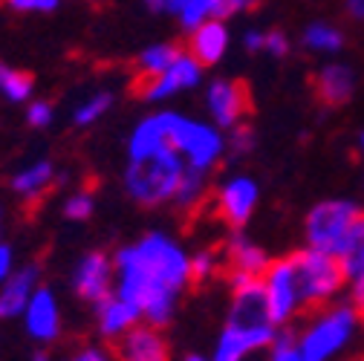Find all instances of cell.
<instances>
[{
  "label": "cell",
  "instance_id": "e575fe53",
  "mask_svg": "<svg viewBox=\"0 0 364 361\" xmlns=\"http://www.w3.org/2000/svg\"><path fill=\"white\" fill-rule=\"evenodd\" d=\"M12 275V249L6 243H0V284Z\"/></svg>",
  "mask_w": 364,
  "mask_h": 361
},
{
  "label": "cell",
  "instance_id": "1f68e13d",
  "mask_svg": "<svg viewBox=\"0 0 364 361\" xmlns=\"http://www.w3.org/2000/svg\"><path fill=\"white\" fill-rule=\"evenodd\" d=\"M260 4L263 0H220L214 18H229V15H237V12H249V9H257Z\"/></svg>",
  "mask_w": 364,
  "mask_h": 361
},
{
  "label": "cell",
  "instance_id": "7a4b0ae2",
  "mask_svg": "<svg viewBox=\"0 0 364 361\" xmlns=\"http://www.w3.org/2000/svg\"><path fill=\"white\" fill-rule=\"evenodd\" d=\"M186 171H188V162L182 159L179 151L159 148L142 159H130L124 171V188L139 205L156 208V205L173 203Z\"/></svg>",
  "mask_w": 364,
  "mask_h": 361
},
{
  "label": "cell",
  "instance_id": "ee69618b",
  "mask_svg": "<svg viewBox=\"0 0 364 361\" xmlns=\"http://www.w3.org/2000/svg\"><path fill=\"white\" fill-rule=\"evenodd\" d=\"M350 361H364V358H350Z\"/></svg>",
  "mask_w": 364,
  "mask_h": 361
},
{
  "label": "cell",
  "instance_id": "d4e9b609",
  "mask_svg": "<svg viewBox=\"0 0 364 361\" xmlns=\"http://www.w3.org/2000/svg\"><path fill=\"white\" fill-rule=\"evenodd\" d=\"M113 104V96L110 93H99L93 99H87L75 113H73V124L75 127H87V124H96Z\"/></svg>",
  "mask_w": 364,
  "mask_h": 361
},
{
  "label": "cell",
  "instance_id": "9c48e42d",
  "mask_svg": "<svg viewBox=\"0 0 364 361\" xmlns=\"http://www.w3.org/2000/svg\"><path fill=\"white\" fill-rule=\"evenodd\" d=\"M205 107L220 127H235L252 113V90L243 78H220L208 84Z\"/></svg>",
  "mask_w": 364,
  "mask_h": 361
},
{
  "label": "cell",
  "instance_id": "ac0fdd59",
  "mask_svg": "<svg viewBox=\"0 0 364 361\" xmlns=\"http://www.w3.org/2000/svg\"><path fill=\"white\" fill-rule=\"evenodd\" d=\"M58 183H61V176L55 173V165L41 159V162H35V165H29V168H23L21 173L12 176V191L21 194L23 200H41V197H47Z\"/></svg>",
  "mask_w": 364,
  "mask_h": 361
},
{
  "label": "cell",
  "instance_id": "8fae6325",
  "mask_svg": "<svg viewBox=\"0 0 364 361\" xmlns=\"http://www.w3.org/2000/svg\"><path fill=\"white\" fill-rule=\"evenodd\" d=\"M110 286H113V263L105 252H87L73 272V289L81 301L99 303L105 298H110Z\"/></svg>",
  "mask_w": 364,
  "mask_h": 361
},
{
  "label": "cell",
  "instance_id": "ab89813d",
  "mask_svg": "<svg viewBox=\"0 0 364 361\" xmlns=\"http://www.w3.org/2000/svg\"><path fill=\"white\" fill-rule=\"evenodd\" d=\"M358 148H361V153H364V133H361V136H358Z\"/></svg>",
  "mask_w": 364,
  "mask_h": 361
},
{
  "label": "cell",
  "instance_id": "5b68a950",
  "mask_svg": "<svg viewBox=\"0 0 364 361\" xmlns=\"http://www.w3.org/2000/svg\"><path fill=\"white\" fill-rule=\"evenodd\" d=\"M361 315L353 303H341L327 309L324 315L306 327V333L298 338V352L304 361H327L333 358L355 333Z\"/></svg>",
  "mask_w": 364,
  "mask_h": 361
},
{
  "label": "cell",
  "instance_id": "4dcf8cb0",
  "mask_svg": "<svg viewBox=\"0 0 364 361\" xmlns=\"http://www.w3.org/2000/svg\"><path fill=\"white\" fill-rule=\"evenodd\" d=\"M4 4L15 12H53L61 0H4Z\"/></svg>",
  "mask_w": 364,
  "mask_h": 361
},
{
  "label": "cell",
  "instance_id": "484cf974",
  "mask_svg": "<svg viewBox=\"0 0 364 361\" xmlns=\"http://www.w3.org/2000/svg\"><path fill=\"white\" fill-rule=\"evenodd\" d=\"M217 6H220V0H188V6H186V12L179 15V23H182V29H194V26H200L205 18H214L217 15Z\"/></svg>",
  "mask_w": 364,
  "mask_h": 361
},
{
  "label": "cell",
  "instance_id": "6da1fadb",
  "mask_svg": "<svg viewBox=\"0 0 364 361\" xmlns=\"http://www.w3.org/2000/svg\"><path fill=\"white\" fill-rule=\"evenodd\" d=\"M116 295L142 309V318L162 330L171 324L176 295L191 284V257L171 237L154 232L136 246L119 249Z\"/></svg>",
  "mask_w": 364,
  "mask_h": 361
},
{
  "label": "cell",
  "instance_id": "8d00e7d4",
  "mask_svg": "<svg viewBox=\"0 0 364 361\" xmlns=\"http://www.w3.org/2000/svg\"><path fill=\"white\" fill-rule=\"evenodd\" d=\"M344 9L353 21H364V0H344Z\"/></svg>",
  "mask_w": 364,
  "mask_h": 361
},
{
  "label": "cell",
  "instance_id": "277c9868",
  "mask_svg": "<svg viewBox=\"0 0 364 361\" xmlns=\"http://www.w3.org/2000/svg\"><path fill=\"white\" fill-rule=\"evenodd\" d=\"M159 116H162V127H165L168 145L182 153V159L188 162V168H197V171L208 173L223 159L225 142H223L217 127L203 124L197 119H188L182 113H173V110H165Z\"/></svg>",
  "mask_w": 364,
  "mask_h": 361
},
{
  "label": "cell",
  "instance_id": "ba28073f",
  "mask_svg": "<svg viewBox=\"0 0 364 361\" xmlns=\"http://www.w3.org/2000/svg\"><path fill=\"white\" fill-rule=\"evenodd\" d=\"M260 281H263V292H266L269 315H272V321H275V327L289 324V321H292V315L301 309L298 289H295V272H292V260H289V254L281 257V260H272Z\"/></svg>",
  "mask_w": 364,
  "mask_h": 361
},
{
  "label": "cell",
  "instance_id": "d6a6232c",
  "mask_svg": "<svg viewBox=\"0 0 364 361\" xmlns=\"http://www.w3.org/2000/svg\"><path fill=\"white\" fill-rule=\"evenodd\" d=\"M266 53H272L275 58H284L289 53V41H287V35L281 29L266 32Z\"/></svg>",
  "mask_w": 364,
  "mask_h": 361
},
{
  "label": "cell",
  "instance_id": "2e32d148",
  "mask_svg": "<svg viewBox=\"0 0 364 361\" xmlns=\"http://www.w3.org/2000/svg\"><path fill=\"white\" fill-rule=\"evenodd\" d=\"M225 50H229V29H225L223 18H205L200 26L191 29V41H188V53L203 64L211 67L217 64Z\"/></svg>",
  "mask_w": 364,
  "mask_h": 361
},
{
  "label": "cell",
  "instance_id": "74e56055",
  "mask_svg": "<svg viewBox=\"0 0 364 361\" xmlns=\"http://www.w3.org/2000/svg\"><path fill=\"white\" fill-rule=\"evenodd\" d=\"M186 6H188V0H165V12H171V15H182L186 12Z\"/></svg>",
  "mask_w": 364,
  "mask_h": 361
},
{
  "label": "cell",
  "instance_id": "4fadbf2b",
  "mask_svg": "<svg viewBox=\"0 0 364 361\" xmlns=\"http://www.w3.org/2000/svg\"><path fill=\"white\" fill-rule=\"evenodd\" d=\"M312 93L324 107H341L355 93V72L347 64H327L312 75Z\"/></svg>",
  "mask_w": 364,
  "mask_h": 361
},
{
  "label": "cell",
  "instance_id": "52a82bcc",
  "mask_svg": "<svg viewBox=\"0 0 364 361\" xmlns=\"http://www.w3.org/2000/svg\"><path fill=\"white\" fill-rule=\"evenodd\" d=\"M203 78V64L191 55V53H179L168 70H162L159 75L154 78H145V81H133L130 84V93L139 96L145 102H156V99H168L179 90H188L194 84H200Z\"/></svg>",
  "mask_w": 364,
  "mask_h": 361
},
{
  "label": "cell",
  "instance_id": "44dd1931",
  "mask_svg": "<svg viewBox=\"0 0 364 361\" xmlns=\"http://www.w3.org/2000/svg\"><path fill=\"white\" fill-rule=\"evenodd\" d=\"M301 41H304V47L309 53H338L344 47V32L333 23L318 21V23H309L304 29Z\"/></svg>",
  "mask_w": 364,
  "mask_h": 361
},
{
  "label": "cell",
  "instance_id": "83f0119b",
  "mask_svg": "<svg viewBox=\"0 0 364 361\" xmlns=\"http://www.w3.org/2000/svg\"><path fill=\"white\" fill-rule=\"evenodd\" d=\"M64 214H67V220H75V222L87 220L90 214H93V197L90 194H73L64 203Z\"/></svg>",
  "mask_w": 364,
  "mask_h": 361
},
{
  "label": "cell",
  "instance_id": "b9f144b4",
  "mask_svg": "<svg viewBox=\"0 0 364 361\" xmlns=\"http://www.w3.org/2000/svg\"><path fill=\"white\" fill-rule=\"evenodd\" d=\"M35 361H50V358L47 355H35Z\"/></svg>",
  "mask_w": 364,
  "mask_h": 361
},
{
  "label": "cell",
  "instance_id": "d590c367",
  "mask_svg": "<svg viewBox=\"0 0 364 361\" xmlns=\"http://www.w3.org/2000/svg\"><path fill=\"white\" fill-rule=\"evenodd\" d=\"M73 361H113L105 350H99V347H87V350H81Z\"/></svg>",
  "mask_w": 364,
  "mask_h": 361
},
{
  "label": "cell",
  "instance_id": "60d3db41",
  "mask_svg": "<svg viewBox=\"0 0 364 361\" xmlns=\"http://www.w3.org/2000/svg\"><path fill=\"white\" fill-rule=\"evenodd\" d=\"M186 361H205V358H200V355H188Z\"/></svg>",
  "mask_w": 364,
  "mask_h": 361
},
{
  "label": "cell",
  "instance_id": "7bdbcfd3",
  "mask_svg": "<svg viewBox=\"0 0 364 361\" xmlns=\"http://www.w3.org/2000/svg\"><path fill=\"white\" fill-rule=\"evenodd\" d=\"M0 220H4V208H0Z\"/></svg>",
  "mask_w": 364,
  "mask_h": 361
},
{
  "label": "cell",
  "instance_id": "7402d4cb",
  "mask_svg": "<svg viewBox=\"0 0 364 361\" xmlns=\"http://www.w3.org/2000/svg\"><path fill=\"white\" fill-rule=\"evenodd\" d=\"M205 171H197V168H188L186 176H182L179 183V191L173 197V205L179 211H194L197 205H203L205 200Z\"/></svg>",
  "mask_w": 364,
  "mask_h": 361
},
{
  "label": "cell",
  "instance_id": "f6af8a7d",
  "mask_svg": "<svg viewBox=\"0 0 364 361\" xmlns=\"http://www.w3.org/2000/svg\"><path fill=\"white\" fill-rule=\"evenodd\" d=\"M361 324H364V315H361Z\"/></svg>",
  "mask_w": 364,
  "mask_h": 361
},
{
  "label": "cell",
  "instance_id": "30bf717a",
  "mask_svg": "<svg viewBox=\"0 0 364 361\" xmlns=\"http://www.w3.org/2000/svg\"><path fill=\"white\" fill-rule=\"evenodd\" d=\"M257 197H260V191H257V183L252 176H232L217 188L214 211L225 225H229V229L240 232L243 225L249 222L255 205H257Z\"/></svg>",
  "mask_w": 364,
  "mask_h": 361
},
{
  "label": "cell",
  "instance_id": "d6986e66",
  "mask_svg": "<svg viewBox=\"0 0 364 361\" xmlns=\"http://www.w3.org/2000/svg\"><path fill=\"white\" fill-rule=\"evenodd\" d=\"M225 260H229V269H237V272H246L255 278H263V272L272 263L266 257V252L260 246H255L249 237H243L240 232H235L229 246H225Z\"/></svg>",
  "mask_w": 364,
  "mask_h": 361
},
{
  "label": "cell",
  "instance_id": "4316f807",
  "mask_svg": "<svg viewBox=\"0 0 364 361\" xmlns=\"http://www.w3.org/2000/svg\"><path fill=\"white\" fill-rule=\"evenodd\" d=\"M217 254L214 252H200L191 257V284H200V281H208L214 272H217Z\"/></svg>",
  "mask_w": 364,
  "mask_h": 361
},
{
  "label": "cell",
  "instance_id": "f546056e",
  "mask_svg": "<svg viewBox=\"0 0 364 361\" xmlns=\"http://www.w3.org/2000/svg\"><path fill=\"white\" fill-rule=\"evenodd\" d=\"M53 116H55V110H53V104L50 102H32L29 104V110H26V122L32 124V127H47L50 122H53Z\"/></svg>",
  "mask_w": 364,
  "mask_h": 361
},
{
  "label": "cell",
  "instance_id": "8992f818",
  "mask_svg": "<svg viewBox=\"0 0 364 361\" xmlns=\"http://www.w3.org/2000/svg\"><path fill=\"white\" fill-rule=\"evenodd\" d=\"M364 208H358L350 200H324L309 208L306 222H304V235L306 243L318 252H327V254H341L350 232L355 220L361 217Z\"/></svg>",
  "mask_w": 364,
  "mask_h": 361
},
{
  "label": "cell",
  "instance_id": "836d02e7",
  "mask_svg": "<svg viewBox=\"0 0 364 361\" xmlns=\"http://www.w3.org/2000/svg\"><path fill=\"white\" fill-rule=\"evenodd\" d=\"M243 47H246L249 53H263V50H266V32L249 29V32L243 35Z\"/></svg>",
  "mask_w": 364,
  "mask_h": 361
},
{
  "label": "cell",
  "instance_id": "f1b7e54d",
  "mask_svg": "<svg viewBox=\"0 0 364 361\" xmlns=\"http://www.w3.org/2000/svg\"><path fill=\"white\" fill-rule=\"evenodd\" d=\"M272 361H304L301 352H298V344L292 335L287 333H278L275 344H272Z\"/></svg>",
  "mask_w": 364,
  "mask_h": 361
},
{
  "label": "cell",
  "instance_id": "f35d334b",
  "mask_svg": "<svg viewBox=\"0 0 364 361\" xmlns=\"http://www.w3.org/2000/svg\"><path fill=\"white\" fill-rule=\"evenodd\" d=\"M145 6L151 12H165V0H145Z\"/></svg>",
  "mask_w": 364,
  "mask_h": 361
},
{
  "label": "cell",
  "instance_id": "3957f363",
  "mask_svg": "<svg viewBox=\"0 0 364 361\" xmlns=\"http://www.w3.org/2000/svg\"><path fill=\"white\" fill-rule=\"evenodd\" d=\"M289 260H292V272H295V289H298L301 309H321L347 284L344 266L336 254L318 252L309 246V249L289 254Z\"/></svg>",
  "mask_w": 364,
  "mask_h": 361
},
{
  "label": "cell",
  "instance_id": "e0dca14e",
  "mask_svg": "<svg viewBox=\"0 0 364 361\" xmlns=\"http://www.w3.org/2000/svg\"><path fill=\"white\" fill-rule=\"evenodd\" d=\"M96 318H99V333L105 338H113L116 341L130 327L139 324L142 309L136 306V303H130V301H124V298H119V295H110V298H105V301L96 303Z\"/></svg>",
  "mask_w": 364,
  "mask_h": 361
},
{
  "label": "cell",
  "instance_id": "cb8c5ba5",
  "mask_svg": "<svg viewBox=\"0 0 364 361\" xmlns=\"http://www.w3.org/2000/svg\"><path fill=\"white\" fill-rule=\"evenodd\" d=\"M255 151V130L252 124L240 122L235 127H229V142H225V153L229 159H246Z\"/></svg>",
  "mask_w": 364,
  "mask_h": 361
},
{
  "label": "cell",
  "instance_id": "603a6c76",
  "mask_svg": "<svg viewBox=\"0 0 364 361\" xmlns=\"http://www.w3.org/2000/svg\"><path fill=\"white\" fill-rule=\"evenodd\" d=\"M35 90V78L26 70H15L9 64L0 61V93L9 102H26Z\"/></svg>",
  "mask_w": 364,
  "mask_h": 361
},
{
  "label": "cell",
  "instance_id": "5bb4252c",
  "mask_svg": "<svg viewBox=\"0 0 364 361\" xmlns=\"http://www.w3.org/2000/svg\"><path fill=\"white\" fill-rule=\"evenodd\" d=\"M26 330L38 341H53L61 333V315H58V301L47 286H38L23 309Z\"/></svg>",
  "mask_w": 364,
  "mask_h": 361
},
{
  "label": "cell",
  "instance_id": "9a60e30c",
  "mask_svg": "<svg viewBox=\"0 0 364 361\" xmlns=\"http://www.w3.org/2000/svg\"><path fill=\"white\" fill-rule=\"evenodd\" d=\"M41 269L38 263H26L23 269L12 272L4 281V289H0V318H15L21 315L32 298V292L41 286Z\"/></svg>",
  "mask_w": 364,
  "mask_h": 361
},
{
  "label": "cell",
  "instance_id": "ffe728a7",
  "mask_svg": "<svg viewBox=\"0 0 364 361\" xmlns=\"http://www.w3.org/2000/svg\"><path fill=\"white\" fill-rule=\"evenodd\" d=\"M179 53H182V50L173 47V43H154V47H148V50L139 55V61H136V78H133V81H145V78L159 75L162 70L171 67V61H173Z\"/></svg>",
  "mask_w": 364,
  "mask_h": 361
},
{
  "label": "cell",
  "instance_id": "7c38bea8",
  "mask_svg": "<svg viewBox=\"0 0 364 361\" xmlns=\"http://www.w3.org/2000/svg\"><path fill=\"white\" fill-rule=\"evenodd\" d=\"M113 355H116V361H171L168 341L151 324H145V327L136 324L124 335H119Z\"/></svg>",
  "mask_w": 364,
  "mask_h": 361
}]
</instances>
